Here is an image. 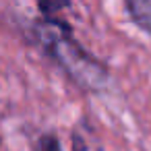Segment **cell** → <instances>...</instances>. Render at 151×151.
<instances>
[{
	"label": "cell",
	"instance_id": "1",
	"mask_svg": "<svg viewBox=\"0 0 151 151\" xmlns=\"http://www.w3.org/2000/svg\"><path fill=\"white\" fill-rule=\"evenodd\" d=\"M35 35L46 54L83 89H101L108 73L104 64L91 58L70 35L68 27L56 19H46L35 25Z\"/></svg>",
	"mask_w": 151,
	"mask_h": 151
},
{
	"label": "cell",
	"instance_id": "2",
	"mask_svg": "<svg viewBox=\"0 0 151 151\" xmlns=\"http://www.w3.org/2000/svg\"><path fill=\"white\" fill-rule=\"evenodd\" d=\"M126 9L132 21L151 35V0H126Z\"/></svg>",
	"mask_w": 151,
	"mask_h": 151
},
{
	"label": "cell",
	"instance_id": "3",
	"mask_svg": "<svg viewBox=\"0 0 151 151\" xmlns=\"http://www.w3.org/2000/svg\"><path fill=\"white\" fill-rule=\"evenodd\" d=\"M37 6L48 19H54L56 13L70 6V0H37Z\"/></svg>",
	"mask_w": 151,
	"mask_h": 151
},
{
	"label": "cell",
	"instance_id": "4",
	"mask_svg": "<svg viewBox=\"0 0 151 151\" xmlns=\"http://www.w3.org/2000/svg\"><path fill=\"white\" fill-rule=\"evenodd\" d=\"M33 151H62V147H60L58 137L48 132V134H42V137L37 139V143H35Z\"/></svg>",
	"mask_w": 151,
	"mask_h": 151
}]
</instances>
